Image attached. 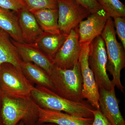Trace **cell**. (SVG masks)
<instances>
[{"label":"cell","mask_w":125,"mask_h":125,"mask_svg":"<svg viewBox=\"0 0 125 125\" xmlns=\"http://www.w3.org/2000/svg\"><path fill=\"white\" fill-rule=\"evenodd\" d=\"M31 97L35 103L43 109L64 112L75 116L94 118L93 111L95 109L87 101H70L50 89L37 85L31 92Z\"/></svg>","instance_id":"cell-1"},{"label":"cell","mask_w":125,"mask_h":125,"mask_svg":"<svg viewBox=\"0 0 125 125\" xmlns=\"http://www.w3.org/2000/svg\"><path fill=\"white\" fill-rule=\"evenodd\" d=\"M1 118L4 125H16L22 121L24 125L38 123L37 105L31 97L15 98L1 94Z\"/></svg>","instance_id":"cell-2"},{"label":"cell","mask_w":125,"mask_h":125,"mask_svg":"<svg viewBox=\"0 0 125 125\" xmlns=\"http://www.w3.org/2000/svg\"><path fill=\"white\" fill-rule=\"evenodd\" d=\"M55 92L72 102L83 101V78L78 62L70 69H62L54 65L49 75Z\"/></svg>","instance_id":"cell-3"},{"label":"cell","mask_w":125,"mask_h":125,"mask_svg":"<svg viewBox=\"0 0 125 125\" xmlns=\"http://www.w3.org/2000/svg\"><path fill=\"white\" fill-rule=\"evenodd\" d=\"M106 46L107 56L106 70L113 76V83L121 92L125 93V88L121 81V73L125 67V49L117 42L114 22L108 19L101 35Z\"/></svg>","instance_id":"cell-4"},{"label":"cell","mask_w":125,"mask_h":125,"mask_svg":"<svg viewBox=\"0 0 125 125\" xmlns=\"http://www.w3.org/2000/svg\"><path fill=\"white\" fill-rule=\"evenodd\" d=\"M34 88L20 69L9 63L0 66L1 94L15 98L30 97Z\"/></svg>","instance_id":"cell-5"},{"label":"cell","mask_w":125,"mask_h":125,"mask_svg":"<svg viewBox=\"0 0 125 125\" xmlns=\"http://www.w3.org/2000/svg\"><path fill=\"white\" fill-rule=\"evenodd\" d=\"M88 61L99 89H111L115 85L107 72V54L105 42L101 36L94 39L90 45Z\"/></svg>","instance_id":"cell-6"},{"label":"cell","mask_w":125,"mask_h":125,"mask_svg":"<svg viewBox=\"0 0 125 125\" xmlns=\"http://www.w3.org/2000/svg\"><path fill=\"white\" fill-rule=\"evenodd\" d=\"M57 5L59 30L67 35L91 14L75 0H57Z\"/></svg>","instance_id":"cell-7"},{"label":"cell","mask_w":125,"mask_h":125,"mask_svg":"<svg viewBox=\"0 0 125 125\" xmlns=\"http://www.w3.org/2000/svg\"><path fill=\"white\" fill-rule=\"evenodd\" d=\"M90 44L81 46L78 63L83 78V98L87 99V101L94 109H97L99 108V90L93 72L90 67L89 63Z\"/></svg>","instance_id":"cell-8"},{"label":"cell","mask_w":125,"mask_h":125,"mask_svg":"<svg viewBox=\"0 0 125 125\" xmlns=\"http://www.w3.org/2000/svg\"><path fill=\"white\" fill-rule=\"evenodd\" d=\"M81 50L77 27L72 30L52 61L55 65L61 69H72L78 63Z\"/></svg>","instance_id":"cell-9"},{"label":"cell","mask_w":125,"mask_h":125,"mask_svg":"<svg viewBox=\"0 0 125 125\" xmlns=\"http://www.w3.org/2000/svg\"><path fill=\"white\" fill-rule=\"evenodd\" d=\"M110 17L103 9L90 14L81 21L78 27L79 40L81 46L90 44L101 36Z\"/></svg>","instance_id":"cell-10"},{"label":"cell","mask_w":125,"mask_h":125,"mask_svg":"<svg viewBox=\"0 0 125 125\" xmlns=\"http://www.w3.org/2000/svg\"><path fill=\"white\" fill-rule=\"evenodd\" d=\"M99 108L111 125H125V121L120 111L114 85L110 90L99 89Z\"/></svg>","instance_id":"cell-11"},{"label":"cell","mask_w":125,"mask_h":125,"mask_svg":"<svg viewBox=\"0 0 125 125\" xmlns=\"http://www.w3.org/2000/svg\"><path fill=\"white\" fill-rule=\"evenodd\" d=\"M11 40L22 61L32 62L50 74L54 64L43 52L33 43L19 42Z\"/></svg>","instance_id":"cell-12"},{"label":"cell","mask_w":125,"mask_h":125,"mask_svg":"<svg viewBox=\"0 0 125 125\" xmlns=\"http://www.w3.org/2000/svg\"><path fill=\"white\" fill-rule=\"evenodd\" d=\"M37 105V104H36ZM38 123H52L58 125H92L94 118L72 115L62 112L43 109L37 105Z\"/></svg>","instance_id":"cell-13"},{"label":"cell","mask_w":125,"mask_h":125,"mask_svg":"<svg viewBox=\"0 0 125 125\" xmlns=\"http://www.w3.org/2000/svg\"><path fill=\"white\" fill-rule=\"evenodd\" d=\"M16 13L24 42L33 43L43 31L33 14L27 8L21 10Z\"/></svg>","instance_id":"cell-14"},{"label":"cell","mask_w":125,"mask_h":125,"mask_svg":"<svg viewBox=\"0 0 125 125\" xmlns=\"http://www.w3.org/2000/svg\"><path fill=\"white\" fill-rule=\"evenodd\" d=\"M68 35L61 31L57 32L43 31L32 43L43 52L52 60Z\"/></svg>","instance_id":"cell-15"},{"label":"cell","mask_w":125,"mask_h":125,"mask_svg":"<svg viewBox=\"0 0 125 125\" xmlns=\"http://www.w3.org/2000/svg\"><path fill=\"white\" fill-rule=\"evenodd\" d=\"M9 34L0 30V66L9 63L21 70L22 61Z\"/></svg>","instance_id":"cell-16"},{"label":"cell","mask_w":125,"mask_h":125,"mask_svg":"<svg viewBox=\"0 0 125 125\" xmlns=\"http://www.w3.org/2000/svg\"><path fill=\"white\" fill-rule=\"evenodd\" d=\"M21 70L32 83L46 87L55 92L54 85L49 75L41 67L32 62L22 61Z\"/></svg>","instance_id":"cell-17"},{"label":"cell","mask_w":125,"mask_h":125,"mask_svg":"<svg viewBox=\"0 0 125 125\" xmlns=\"http://www.w3.org/2000/svg\"><path fill=\"white\" fill-rule=\"evenodd\" d=\"M13 11L0 7V30L7 33L15 42H24L18 23Z\"/></svg>","instance_id":"cell-18"},{"label":"cell","mask_w":125,"mask_h":125,"mask_svg":"<svg viewBox=\"0 0 125 125\" xmlns=\"http://www.w3.org/2000/svg\"><path fill=\"white\" fill-rule=\"evenodd\" d=\"M44 32H60L58 25V9H43L32 11Z\"/></svg>","instance_id":"cell-19"},{"label":"cell","mask_w":125,"mask_h":125,"mask_svg":"<svg viewBox=\"0 0 125 125\" xmlns=\"http://www.w3.org/2000/svg\"><path fill=\"white\" fill-rule=\"evenodd\" d=\"M109 17L125 16V6L119 0H97Z\"/></svg>","instance_id":"cell-20"},{"label":"cell","mask_w":125,"mask_h":125,"mask_svg":"<svg viewBox=\"0 0 125 125\" xmlns=\"http://www.w3.org/2000/svg\"><path fill=\"white\" fill-rule=\"evenodd\" d=\"M27 9L32 11L43 9H58L57 0H23Z\"/></svg>","instance_id":"cell-21"},{"label":"cell","mask_w":125,"mask_h":125,"mask_svg":"<svg viewBox=\"0 0 125 125\" xmlns=\"http://www.w3.org/2000/svg\"><path fill=\"white\" fill-rule=\"evenodd\" d=\"M0 7L16 13L27 8L23 0H0Z\"/></svg>","instance_id":"cell-22"},{"label":"cell","mask_w":125,"mask_h":125,"mask_svg":"<svg viewBox=\"0 0 125 125\" xmlns=\"http://www.w3.org/2000/svg\"><path fill=\"white\" fill-rule=\"evenodd\" d=\"M114 27L121 44L125 49V18L123 17H117L113 18Z\"/></svg>","instance_id":"cell-23"},{"label":"cell","mask_w":125,"mask_h":125,"mask_svg":"<svg viewBox=\"0 0 125 125\" xmlns=\"http://www.w3.org/2000/svg\"><path fill=\"white\" fill-rule=\"evenodd\" d=\"M85 7L91 14L102 9L97 0H75Z\"/></svg>","instance_id":"cell-24"},{"label":"cell","mask_w":125,"mask_h":125,"mask_svg":"<svg viewBox=\"0 0 125 125\" xmlns=\"http://www.w3.org/2000/svg\"><path fill=\"white\" fill-rule=\"evenodd\" d=\"M94 120L92 125H111L101 112L100 108L93 111Z\"/></svg>","instance_id":"cell-25"},{"label":"cell","mask_w":125,"mask_h":125,"mask_svg":"<svg viewBox=\"0 0 125 125\" xmlns=\"http://www.w3.org/2000/svg\"><path fill=\"white\" fill-rule=\"evenodd\" d=\"M41 124V125H58L52 123H44ZM16 125H24V124L22 121H21Z\"/></svg>","instance_id":"cell-26"},{"label":"cell","mask_w":125,"mask_h":125,"mask_svg":"<svg viewBox=\"0 0 125 125\" xmlns=\"http://www.w3.org/2000/svg\"><path fill=\"white\" fill-rule=\"evenodd\" d=\"M1 96V93L0 90V96ZM0 125H1V122L0 120Z\"/></svg>","instance_id":"cell-27"},{"label":"cell","mask_w":125,"mask_h":125,"mask_svg":"<svg viewBox=\"0 0 125 125\" xmlns=\"http://www.w3.org/2000/svg\"></svg>","instance_id":"cell-28"}]
</instances>
